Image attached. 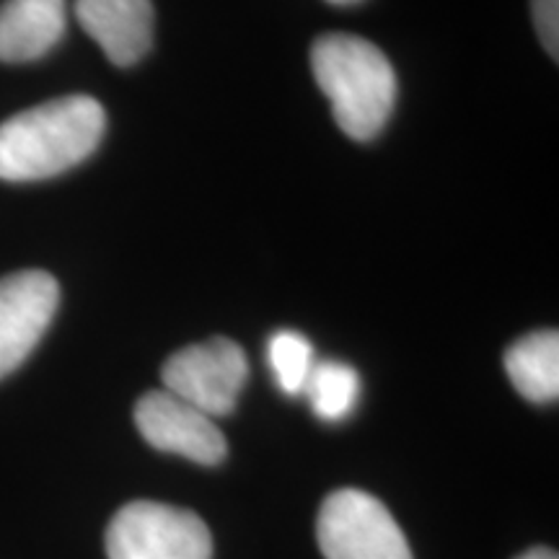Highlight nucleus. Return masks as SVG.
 Returning a JSON list of instances; mask_svg holds the SVG:
<instances>
[{
	"label": "nucleus",
	"instance_id": "obj_1",
	"mask_svg": "<svg viewBox=\"0 0 559 559\" xmlns=\"http://www.w3.org/2000/svg\"><path fill=\"white\" fill-rule=\"evenodd\" d=\"M107 111L94 96H58L0 122V179L41 181L66 174L99 148Z\"/></svg>",
	"mask_w": 559,
	"mask_h": 559
},
{
	"label": "nucleus",
	"instance_id": "obj_2",
	"mask_svg": "<svg viewBox=\"0 0 559 559\" xmlns=\"http://www.w3.org/2000/svg\"><path fill=\"white\" fill-rule=\"evenodd\" d=\"M311 70L347 138L373 140L386 128L400 83L373 41L349 32L321 34L311 47Z\"/></svg>",
	"mask_w": 559,
	"mask_h": 559
},
{
	"label": "nucleus",
	"instance_id": "obj_3",
	"mask_svg": "<svg viewBox=\"0 0 559 559\" xmlns=\"http://www.w3.org/2000/svg\"><path fill=\"white\" fill-rule=\"evenodd\" d=\"M109 559H213V536L192 510L135 500L107 528Z\"/></svg>",
	"mask_w": 559,
	"mask_h": 559
},
{
	"label": "nucleus",
	"instance_id": "obj_4",
	"mask_svg": "<svg viewBox=\"0 0 559 559\" xmlns=\"http://www.w3.org/2000/svg\"><path fill=\"white\" fill-rule=\"evenodd\" d=\"M317 539L326 559H412L400 523L362 489H337L321 502Z\"/></svg>",
	"mask_w": 559,
	"mask_h": 559
},
{
	"label": "nucleus",
	"instance_id": "obj_5",
	"mask_svg": "<svg viewBox=\"0 0 559 559\" xmlns=\"http://www.w3.org/2000/svg\"><path fill=\"white\" fill-rule=\"evenodd\" d=\"M249 379L243 349L228 337H213L177 349L160 368L166 391L207 417H226L239 404Z\"/></svg>",
	"mask_w": 559,
	"mask_h": 559
},
{
	"label": "nucleus",
	"instance_id": "obj_6",
	"mask_svg": "<svg viewBox=\"0 0 559 559\" xmlns=\"http://www.w3.org/2000/svg\"><path fill=\"white\" fill-rule=\"evenodd\" d=\"M60 285L45 270H21L0 277V379L11 376L50 330Z\"/></svg>",
	"mask_w": 559,
	"mask_h": 559
},
{
	"label": "nucleus",
	"instance_id": "obj_7",
	"mask_svg": "<svg viewBox=\"0 0 559 559\" xmlns=\"http://www.w3.org/2000/svg\"><path fill=\"white\" fill-rule=\"evenodd\" d=\"M135 425L156 451L177 453L202 466H218L228 453V443L213 423L192 404L181 402L171 391H148L135 404Z\"/></svg>",
	"mask_w": 559,
	"mask_h": 559
},
{
	"label": "nucleus",
	"instance_id": "obj_8",
	"mask_svg": "<svg viewBox=\"0 0 559 559\" xmlns=\"http://www.w3.org/2000/svg\"><path fill=\"white\" fill-rule=\"evenodd\" d=\"M81 29L102 47L111 66L130 68L151 52L153 0H75Z\"/></svg>",
	"mask_w": 559,
	"mask_h": 559
},
{
	"label": "nucleus",
	"instance_id": "obj_9",
	"mask_svg": "<svg viewBox=\"0 0 559 559\" xmlns=\"http://www.w3.org/2000/svg\"><path fill=\"white\" fill-rule=\"evenodd\" d=\"M68 32L66 0H5L0 5V62L45 58Z\"/></svg>",
	"mask_w": 559,
	"mask_h": 559
},
{
	"label": "nucleus",
	"instance_id": "obj_10",
	"mask_svg": "<svg viewBox=\"0 0 559 559\" xmlns=\"http://www.w3.org/2000/svg\"><path fill=\"white\" fill-rule=\"evenodd\" d=\"M506 373L523 400L536 404L559 396V334L557 330L531 332L506 349Z\"/></svg>",
	"mask_w": 559,
	"mask_h": 559
},
{
	"label": "nucleus",
	"instance_id": "obj_11",
	"mask_svg": "<svg viewBox=\"0 0 559 559\" xmlns=\"http://www.w3.org/2000/svg\"><path fill=\"white\" fill-rule=\"evenodd\" d=\"M304 394L309 396L313 415L324 423H340L353 415L360 400L358 370L340 360L313 362Z\"/></svg>",
	"mask_w": 559,
	"mask_h": 559
},
{
	"label": "nucleus",
	"instance_id": "obj_12",
	"mask_svg": "<svg viewBox=\"0 0 559 559\" xmlns=\"http://www.w3.org/2000/svg\"><path fill=\"white\" fill-rule=\"evenodd\" d=\"M267 360L275 376L277 386L288 396L304 394L306 381L313 368V345L309 337H304L300 332L293 330H280L270 337L267 345Z\"/></svg>",
	"mask_w": 559,
	"mask_h": 559
},
{
	"label": "nucleus",
	"instance_id": "obj_13",
	"mask_svg": "<svg viewBox=\"0 0 559 559\" xmlns=\"http://www.w3.org/2000/svg\"><path fill=\"white\" fill-rule=\"evenodd\" d=\"M534 9V24L539 32L544 50L551 55V60L559 58V0H531Z\"/></svg>",
	"mask_w": 559,
	"mask_h": 559
},
{
	"label": "nucleus",
	"instance_id": "obj_14",
	"mask_svg": "<svg viewBox=\"0 0 559 559\" xmlns=\"http://www.w3.org/2000/svg\"><path fill=\"white\" fill-rule=\"evenodd\" d=\"M519 559H557V555L551 549H531L526 555H521Z\"/></svg>",
	"mask_w": 559,
	"mask_h": 559
},
{
	"label": "nucleus",
	"instance_id": "obj_15",
	"mask_svg": "<svg viewBox=\"0 0 559 559\" xmlns=\"http://www.w3.org/2000/svg\"><path fill=\"white\" fill-rule=\"evenodd\" d=\"M326 3H332V5H355V3H360V0H326Z\"/></svg>",
	"mask_w": 559,
	"mask_h": 559
}]
</instances>
